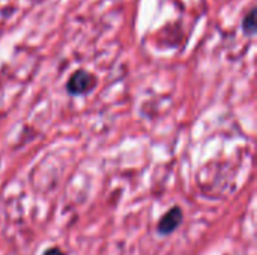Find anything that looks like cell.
<instances>
[{"label":"cell","instance_id":"1","mask_svg":"<svg viewBox=\"0 0 257 255\" xmlns=\"http://www.w3.org/2000/svg\"><path fill=\"white\" fill-rule=\"evenodd\" d=\"M182 222H184L182 209L179 206H173L160 218V221L156 224V231L160 236H170L180 227Z\"/></svg>","mask_w":257,"mask_h":255},{"label":"cell","instance_id":"2","mask_svg":"<svg viewBox=\"0 0 257 255\" xmlns=\"http://www.w3.org/2000/svg\"><path fill=\"white\" fill-rule=\"evenodd\" d=\"M95 84H96V78L90 72L80 69L71 75V78L68 80L66 89L71 95H84L90 92L95 87Z\"/></svg>","mask_w":257,"mask_h":255},{"label":"cell","instance_id":"3","mask_svg":"<svg viewBox=\"0 0 257 255\" xmlns=\"http://www.w3.org/2000/svg\"><path fill=\"white\" fill-rule=\"evenodd\" d=\"M242 29L246 35H254V32H256V12H254V9L244 18Z\"/></svg>","mask_w":257,"mask_h":255},{"label":"cell","instance_id":"4","mask_svg":"<svg viewBox=\"0 0 257 255\" xmlns=\"http://www.w3.org/2000/svg\"><path fill=\"white\" fill-rule=\"evenodd\" d=\"M42 255H65V252L59 246H52V248L46 249Z\"/></svg>","mask_w":257,"mask_h":255}]
</instances>
